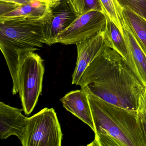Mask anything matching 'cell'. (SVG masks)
Returning <instances> with one entry per match:
<instances>
[{
  "label": "cell",
  "mask_w": 146,
  "mask_h": 146,
  "mask_svg": "<svg viewBox=\"0 0 146 146\" xmlns=\"http://www.w3.org/2000/svg\"><path fill=\"white\" fill-rule=\"evenodd\" d=\"M35 0H0V1L9 2L19 6L23 5L33 2ZM40 1V0H39Z\"/></svg>",
  "instance_id": "44dd1931"
},
{
  "label": "cell",
  "mask_w": 146,
  "mask_h": 146,
  "mask_svg": "<svg viewBox=\"0 0 146 146\" xmlns=\"http://www.w3.org/2000/svg\"><path fill=\"white\" fill-rule=\"evenodd\" d=\"M61 0H40V2L46 5L49 8L52 9L57 6Z\"/></svg>",
  "instance_id": "7402d4cb"
},
{
  "label": "cell",
  "mask_w": 146,
  "mask_h": 146,
  "mask_svg": "<svg viewBox=\"0 0 146 146\" xmlns=\"http://www.w3.org/2000/svg\"><path fill=\"white\" fill-rule=\"evenodd\" d=\"M121 8L129 7L146 19V0H116Z\"/></svg>",
  "instance_id": "e0dca14e"
},
{
  "label": "cell",
  "mask_w": 146,
  "mask_h": 146,
  "mask_svg": "<svg viewBox=\"0 0 146 146\" xmlns=\"http://www.w3.org/2000/svg\"><path fill=\"white\" fill-rule=\"evenodd\" d=\"M44 60L37 54L31 52L20 61L19 70V94L23 111L26 115L34 110L42 90L45 68Z\"/></svg>",
  "instance_id": "277c9868"
},
{
  "label": "cell",
  "mask_w": 146,
  "mask_h": 146,
  "mask_svg": "<svg viewBox=\"0 0 146 146\" xmlns=\"http://www.w3.org/2000/svg\"></svg>",
  "instance_id": "603a6c76"
},
{
  "label": "cell",
  "mask_w": 146,
  "mask_h": 146,
  "mask_svg": "<svg viewBox=\"0 0 146 146\" xmlns=\"http://www.w3.org/2000/svg\"><path fill=\"white\" fill-rule=\"evenodd\" d=\"M27 131L23 146H61L63 134L53 108H43L27 117Z\"/></svg>",
  "instance_id": "5b68a950"
},
{
  "label": "cell",
  "mask_w": 146,
  "mask_h": 146,
  "mask_svg": "<svg viewBox=\"0 0 146 146\" xmlns=\"http://www.w3.org/2000/svg\"><path fill=\"white\" fill-rule=\"evenodd\" d=\"M46 5L35 0L26 5L19 6L10 12L0 15V22L15 19L39 18L52 13Z\"/></svg>",
  "instance_id": "7c38bea8"
},
{
  "label": "cell",
  "mask_w": 146,
  "mask_h": 146,
  "mask_svg": "<svg viewBox=\"0 0 146 146\" xmlns=\"http://www.w3.org/2000/svg\"><path fill=\"white\" fill-rule=\"evenodd\" d=\"M78 85L106 102L135 111L146 88L125 59L108 46L88 66Z\"/></svg>",
  "instance_id": "6da1fadb"
},
{
  "label": "cell",
  "mask_w": 146,
  "mask_h": 146,
  "mask_svg": "<svg viewBox=\"0 0 146 146\" xmlns=\"http://www.w3.org/2000/svg\"><path fill=\"white\" fill-rule=\"evenodd\" d=\"M63 106L94 131V125L88 96L82 89L71 91L60 100Z\"/></svg>",
  "instance_id": "30bf717a"
},
{
  "label": "cell",
  "mask_w": 146,
  "mask_h": 146,
  "mask_svg": "<svg viewBox=\"0 0 146 146\" xmlns=\"http://www.w3.org/2000/svg\"><path fill=\"white\" fill-rule=\"evenodd\" d=\"M100 1L102 6L104 14L115 24L124 35L123 28L125 21L121 7L116 0H100Z\"/></svg>",
  "instance_id": "9a60e30c"
},
{
  "label": "cell",
  "mask_w": 146,
  "mask_h": 146,
  "mask_svg": "<svg viewBox=\"0 0 146 146\" xmlns=\"http://www.w3.org/2000/svg\"><path fill=\"white\" fill-rule=\"evenodd\" d=\"M139 120L146 141V113L144 111H137Z\"/></svg>",
  "instance_id": "d6986e66"
},
{
  "label": "cell",
  "mask_w": 146,
  "mask_h": 146,
  "mask_svg": "<svg viewBox=\"0 0 146 146\" xmlns=\"http://www.w3.org/2000/svg\"><path fill=\"white\" fill-rule=\"evenodd\" d=\"M106 15L102 12L91 11L78 16L56 38V43L76 44L92 37L105 29Z\"/></svg>",
  "instance_id": "8992f818"
},
{
  "label": "cell",
  "mask_w": 146,
  "mask_h": 146,
  "mask_svg": "<svg viewBox=\"0 0 146 146\" xmlns=\"http://www.w3.org/2000/svg\"><path fill=\"white\" fill-rule=\"evenodd\" d=\"M106 24L104 32L108 46L125 59L130 67L136 75L131 54L123 35L109 18L106 15Z\"/></svg>",
  "instance_id": "8fae6325"
},
{
  "label": "cell",
  "mask_w": 146,
  "mask_h": 146,
  "mask_svg": "<svg viewBox=\"0 0 146 146\" xmlns=\"http://www.w3.org/2000/svg\"><path fill=\"white\" fill-rule=\"evenodd\" d=\"M76 45L77 48V60L72 74V84L78 85L88 66L101 51L108 45L105 37L104 30Z\"/></svg>",
  "instance_id": "ba28073f"
},
{
  "label": "cell",
  "mask_w": 146,
  "mask_h": 146,
  "mask_svg": "<svg viewBox=\"0 0 146 146\" xmlns=\"http://www.w3.org/2000/svg\"><path fill=\"white\" fill-rule=\"evenodd\" d=\"M52 17L44 26L45 43L51 46L56 44L58 35L68 28L79 16L75 11L72 0H61L52 8Z\"/></svg>",
  "instance_id": "52a82bcc"
},
{
  "label": "cell",
  "mask_w": 146,
  "mask_h": 146,
  "mask_svg": "<svg viewBox=\"0 0 146 146\" xmlns=\"http://www.w3.org/2000/svg\"><path fill=\"white\" fill-rule=\"evenodd\" d=\"M72 1L75 11L79 16L91 11L103 13L100 0H72Z\"/></svg>",
  "instance_id": "2e32d148"
},
{
  "label": "cell",
  "mask_w": 146,
  "mask_h": 146,
  "mask_svg": "<svg viewBox=\"0 0 146 146\" xmlns=\"http://www.w3.org/2000/svg\"><path fill=\"white\" fill-rule=\"evenodd\" d=\"M19 109L0 102V137L5 139L11 135L18 137L23 145L27 128V117Z\"/></svg>",
  "instance_id": "9c48e42d"
},
{
  "label": "cell",
  "mask_w": 146,
  "mask_h": 146,
  "mask_svg": "<svg viewBox=\"0 0 146 146\" xmlns=\"http://www.w3.org/2000/svg\"><path fill=\"white\" fill-rule=\"evenodd\" d=\"M122 12L125 22L146 56V19L127 7Z\"/></svg>",
  "instance_id": "5bb4252c"
},
{
  "label": "cell",
  "mask_w": 146,
  "mask_h": 146,
  "mask_svg": "<svg viewBox=\"0 0 146 146\" xmlns=\"http://www.w3.org/2000/svg\"><path fill=\"white\" fill-rule=\"evenodd\" d=\"M18 6L13 3L0 1V15L10 12Z\"/></svg>",
  "instance_id": "ac0fdd59"
},
{
  "label": "cell",
  "mask_w": 146,
  "mask_h": 146,
  "mask_svg": "<svg viewBox=\"0 0 146 146\" xmlns=\"http://www.w3.org/2000/svg\"><path fill=\"white\" fill-rule=\"evenodd\" d=\"M94 125L95 139L89 145L146 146L137 111L106 102L85 86Z\"/></svg>",
  "instance_id": "7a4b0ae2"
},
{
  "label": "cell",
  "mask_w": 146,
  "mask_h": 146,
  "mask_svg": "<svg viewBox=\"0 0 146 146\" xmlns=\"http://www.w3.org/2000/svg\"><path fill=\"white\" fill-rule=\"evenodd\" d=\"M51 13L39 18L15 19L0 22V48L13 81L12 93L19 92L20 63L28 54L39 50L45 43L44 29Z\"/></svg>",
  "instance_id": "3957f363"
},
{
  "label": "cell",
  "mask_w": 146,
  "mask_h": 146,
  "mask_svg": "<svg viewBox=\"0 0 146 146\" xmlns=\"http://www.w3.org/2000/svg\"><path fill=\"white\" fill-rule=\"evenodd\" d=\"M123 29L124 36L131 54L137 76L146 87V55L125 22Z\"/></svg>",
  "instance_id": "4fadbf2b"
},
{
  "label": "cell",
  "mask_w": 146,
  "mask_h": 146,
  "mask_svg": "<svg viewBox=\"0 0 146 146\" xmlns=\"http://www.w3.org/2000/svg\"><path fill=\"white\" fill-rule=\"evenodd\" d=\"M143 111L146 113V88L143 93L140 96L138 101L137 111Z\"/></svg>",
  "instance_id": "ffe728a7"
}]
</instances>
